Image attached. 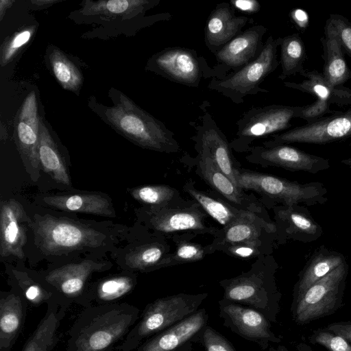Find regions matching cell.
<instances>
[{
  "mask_svg": "<svg viewBox=\"0 0 351 351\" xmlns=\"http://www.w3.org/2000/svg\"><path fill=\"white\" fill-rule=\"evenodd\" d=\"M114 104L101 106L92 104L95 110L112 128L136 145L156 152L173 154L180 145L173 132L161 121L136 106L123 93L111 94Z\"/></svg>",
  "mask_w": 351,
  "mask_h": 351,
  "instance_id": "6da1fadb",
  "label": "cell"
},
{
  "mask_svg": "<svg viewBox=\"0 0 351 351\" xmlns=\"http://www.w3.org/2000/svg\"><path fill=\"white\" fill-rule=\"evenodd\" d=\"M238 187L257 193L265 207L274 208L276 204L293 206L300 203L308 205L318 202L324 195L319 183L302 184L275 176L239 167L235 173Z\"/></svg>",
  "mask_w": 351,
  "mask_h": 351,
  "instance_id": "7a4b0ae2",
  "label": "cell"
},
{
  "mask_svg": "<svg viewBox=\"0 0 351 351\" xmlns=\"http://www.w3.org/2000/svg\"><path fill=\"white\" fill-rule=\"evenodd\" d=\"M274 263L271 254L260 256L247 271L221 280L219 285L224 291L222 300L252 308L271 320Z\"/></svg>",
  "mask_w": 351,
  "mask_h": 351,
  "instance_id": "3957f363",
  "label": "cell"
},
{
  "mask_svg": "<svg viewBox=\"0 0 351 351\" xmlns=\"http://www.w3.org/2000/svg\"><path fill=\"white\" fill-rule=\"evenodd\" d=\"M34 228L40 247L50 254L98 247L106 239L94 228L48 215L36 218Z\"/></svg>",
  "mask_w": 351,
  "mask_h": 351,
  "instance_id": "277c9868",
  "label": "cell"
},
{
  "mask_svg": "<svg viewBox=\"0 0 351 351\" xmlns=\"http://www.w3.org/2000/svg\"><path fill=\"white\" fill-rule=\"evenodd\" d=\"M208 215L194 199H182L162 208L147 207L144 210L146 225L154 233L168 237L185 232L208 234L213 237L219 228L210 225Z\"/></svg>",
  "mask_w": 351,
  "mask_h": 351,
  "instance_id": "5b68a950",
  "label": "cell"
},
{
  "mask_svg": "<svg viewBox=\"0 0 351 351\" xmlns=\"http://www.w3.org/2000/svg\"><path fill=\"white\" fill-rule=\"evenodd\" d=\"M282 38L269 36L258 56L248 64L221 80H213L208 87L229 97L236 104L243 101L247 95L257 91L267 92L259 88L261 83L279 65L277 49Z\"/></svg>",
  "mask_w": 351,
  "mask_h": 351,
  "instance_id": "8992f818",
  "label": "cell"
},
{
  "mask_svg": "<svg viewBox=\"0 0 351 351\" xmlns=\"http://www.w3.org/2000/svg\"><path fill=\"white\" fill-rule=\"evenodd\" d=\"M301 108L300 106L272 104L249 110L237 122L235 138L230 142L231 149L247 152L254 141L290 128Z\"/></svg>",
  "mask_w": 351,
  "mask_h": 351,
  "instance_id": "52a82bcc",
  "label": "cell"
},
{
  "mask_svg": "<svg viewBox=\"0 0 351 351\" xmlns=\"http://www.w3.org/2000/svg\"><path fill=\"white\" fill-rule=\"evenodd\" d=\"M208 294L179 293L149 304L136 328V341L172 326L195 313Z\"/></svg>",
  "mask_w": 351,
  "mask_h": 351,
  "instance_id": "ba28073f",
  "label": "cell"
},
{
  "mask_svg": "<svg viewBox=\"0 0 351 351\" xmlns=\"http://www.w3.org/2000/svg\"><path fill=\"white\" fill-rule=\"evenodd\" d=\"M351 137V105L346 111L336 110L313 122L271 136L264 147L292 143L324 145Z\"/></svg>",
  "mask_w": 351,
  "mask_h": 351,
  "instance_id": "9c48e42d",
  "label": "cell"
},
{
  "mask_svg": "<svg viewBox=\"0 0 351 351\" xmlns=\"http://www.w3.org/2000/svg\"><path fill=\"white\" fill-rule=\"evenodd\" d=\"M344 261L324 277L315 282L297 300L295 318L304 324L329 313L337 302L347 274Z\"/></svg>",
  "mask_w": 351,
  "mask_h": 351,
  "instance_id": "30bf717a",
  "label": "cell"
},
{
  "mask_svg": "<svg viewBox=\"0 0 351 351\" xmlns=\"http://www.w3.org/2000/svg\"><path fill=\"white\" fill-rule=\"evenodd\" d=\"M136 315V312L120 307L101 313L82 329L73 351L105 350L126 332Z\"/></svg>",
  "mask_w": 351,
  "mask_h": 351,
  "instance_id": "8fae6325",
  "label": "cell"
},
{
  "mask_svg": "<svg viewBox=\"0 0 351 351\" xmlns=\"http://www.w3.org/2000/svg\"><path fill=\"white\" fill-rule=\"evenodd\" d=\"M207 66L194 50L176 47L164 49L149 60L148 66L171 81L197 87Z\"/></svg>",
  "mask_w": 351,
  "mask_h": 351,
  "instance_id": "7c38bea8",
  "label": "cell"
},
{
  "mask_svg": "<svg viewBox=\"0 0 351 351\" xmlns=\"http://www.w3.org/2000/svg\"><path fill=\"white\" fill-rule=\"evenodd\" d=\"M245 156L250 163L263 167H277L295 171L316 173L330 167L328 159L310 154L287 144L271 147L252 146Z\"/></svg>",
  "mask_w": 351,
  "mask_h": 351,
  "instance_id": "4fadbf2b",
  "label": "cell"
},
{
  "mask_svg": "<svg viewBox=\"0 0 351 351\" xmlns=\"http://www.w3.org/2000/svg\"><path fill=\"white\" fill-rule=\"evenodd\" d=\"M40 121L36 95L30 93L23 101L15 124V139L24 166L32 180L39 178L38 146Z\"/></svg>",
  "mask_w": 351,
  "mask_h": 351,
  "instance_id": "5bb4252c",
  "label": "cell"
},
{
  "mask_svg": "<svg viewBox=\"0 0 351 351\" xmlns=\"http://www.w3.org/2000/svg\"><path fill=\"white\" fill-rule=\"evenodd\" d=\"M201 120V124L195 127L196 134L191 137L197 154L210 158L237 186L235 173L241 167L232 154L230 142L208 112H204Z\"/></svg>",
  "mask_w": 351,
  "mask_h": 351,
  "instance_id": "9a60e30c",
  "label": "cell"
},
{
  "mask_svg": "<svg viewBox=\"0 0 351 351\" xmlns=\"http://www.w3.org/2000/svg\"><path fill=\"white\" fill-rule=\"evenodd\" d=\"M194 163L196 174L225 199L239 208L268 215L259 198L236 186L210 158L197 154Z\"/></svg>",
  "mask_w": 351,
  "mask_h": 351,
  "instance_id": "2e32d148",
  "label": "cell"
},
{
  "mask_svg": "<svg viewBox=\"0 0 351 351\" xmlns=\"http://www.w3.org/2000/svg\"><path fill=\"white\" fill-rule=\"evenodd\" d=\"M219 304L224 324L239 335L261 346L267 341H276L269 320L260 312L223 300Z\"/></svg>",
  "mask_w": 351,
  "mask_h": 351,
  "instance_id": "e0dca14e",
  "label": "cell"
},
{
  "mask_svg": "<svg viewBox=\"0 0 351 351\" xmlns=\"http://www.w3.org/2000/svg\"><path fill=\"white\" fill-rule=\"evenodd\" d=\"M276 227L268 215L250 212L213 236L211 247L252 241H274ZM214 251V250H213Z\"/></svg>",
  "mask_w": 351,
  "mask_h": 351,
  "instance_id": "ac0fdd59",
  "label": "cell"
},
{
  "mask_svg": "<svg viewBox=\"0 0 351 351\" xmlns=\"http://www.w3.org/2000/svg\"><path fill=\"white\" fill-rule=\"evenodd\" d=\"M27 216L22 205L14 199L1 202L0 209V254L2 257H24L27 241L25 221Z\"/></svg>",
  "mask_w": 351,
  "mask_h": 351,
  "instance_id": "d6986e66",
  "label": "cell"
},
{
  "mask_svg": "<svg viewBox=\"0 0 351 351\" xmlns=\"http://www.w3.org/2000/svg\"><path fill=\"white\" fill-rule=\"evenodd\" d=\"M234 8L228 3H221L209 15L205 26V43L214 54L227 43L239 34L252 19L237 16Z\"/></svg>",
  "mask_w": 351,
  "mask_h": 351,
  "instance_id": "ffe728a7",
  "label": "cell"
},
{
  "mask_svg": "<svg viewBox=\"0 0 351 351\" xmlns=\"http://www.w3.org/2000/svg\"><path fill=\"white\" fill-rule=\"evenodd\" d=\"M267 28L261 25L241 32L215 53L219 62L238 71L254 60L263 47Z\"/></svg>",
  "mask_w": 351,
  "mask_h": 351,
  "instance_id": "44dd1931",
  "label": "cell"
},
{
  "mask_svg": "<svg viewBox=\"0 0 351 351\" xmlns=\"http://www.w3.org/2000/svg\"><path fill=\"white\" fill-rule=\"evenodd\" d=\"M208 321L204 308L161 331L141 346L137 351H176L202 330Z\"/></svg>",
  "mask_w": 351,
  "mask_h": 351,
  "instance_id": "7402d4cb",
  "label": "cell"
},
{
  "mask_svg": "<svg viewBox=\"0 0 351 351\" xmlns=\"http://www.w3.org/2000/svg\"><path fill=\"white\" fill-rule=\"evenodd\" d=\"M320 41L324 51L323 76L332 86H343L351 79V71L344 58L338 34L328 20L326 21Z\"/></svg>",
  "mask_w": 351,
  "mask_h": 351,
  "instance_id": "603a6c76",
  "label": "cell"
},
{
  "mask_svg": "<svg viewBox=\"0 0 351 351\" xmlns=\"http://www.w3.org/2000/svg\"><path fill=\"white\" fill-rule=\"evenodd\" d=\"M182 189L198 202L208 216L218 222L221 228L230 226L251 212L237 208L213 190L204 191L197 189L192 180L186 182Z\"/></svg>",
  "mask_w": 351,
  "mask_h": 351,
  "instance_id": "cb8c5ba5",
  "label": "cell"
},
{
  "mask_svg": "<svg viewBox=\"0 0 351 351\" xmlns=\"http://www.w3.org/2000/svg\"><path fill=\"white\" fill-rule=\"evenodd\" d=\"M306 77L296 83L285 82L284 85L290 88L315 95L317 99L339 106L351 105V89L343 86H334L329 84L322 73L316 71L304 70L300 73Z\"/></svg>",
  "mask_w": 351,
  "mask_h": 351,
  "instance_id": "d4e9b609",
  "label": "cell"
},
{
  "mask_svg": "<svg viewBox=\"0 0 351 351\" xmlns=\"http://www.w3.org/2000/svg\"><path fill=\"white\" fill-rule=\"evenodd\" d=\"M104 263L86 260L71 263L51 271L45 278L47 282L66 295L80 293L88 276L104 267Z\"/></svg>",
  "mask_w": 351,
  "mask_h": 351,
  "instance_id": "484cf974",
  "label": "cell"
},
{
  "mask_svg": "<svg viewBox=\"0 0 351 351\" xmlns=\"http://www.w3.org/2000/svg\"><path fill=\"white\" fill-rule=\"evenodd\" d=\"M43 202L50 207L64 211L107 217L114 215L111 202L97 193L49 195L44 197Z\"/></svg>",
  "mask_w": 351,
  "mask_h": 351,
  "instance_id": "4316f807",
  "label": "cell"
},
{
  "mask_svg": "<svg viewBox=\"0 0 351 351\" xmlns=\"http://www.w3.org/2000/svg\"><path fill=\"white\" fill-rule=\"evenodd\" d=\"M168 237L154 233L152 239L135 247L125 256V263L134 269H158L160 263L172 252Z\"/></svg>",
  "mask_w": 351,
  "mask_h": 351,
  "instance_id": "83f0119b",
  "label": "cell"
},
{
  "mask_svg": "<svg viewBox=\"0 0 351 351\" xmlns=\"http://www.w3.org/2000/svg\"><path fill=\"white\" fill-rule=\"evenodd\" d=\"M196 236L185 232L171 237L175 249L160 263L158 269L197 262L215 252L210 243L202 245L192 241Z\"/></svg>",
  "mask_w": 351,
  "mask_h": 351,
  "instance_id": "f1b7e54d",
  "label": "cell"
},
{
  "mask_svg": "<svg viewBox=\"0 0 351 351\" xmlns=\"http://www.w3.org/2000/svg\"><path fill=\"white\" fill-rule=\"evenodd\" d=\"M38 158L42 169L59 184L70 185L66 167L48 130L40 121Z\"/></svg>",
  "mask_w": 351,
  "mask_h": 351,
  "instance_id": "f546056e",
  "label": "cell"
},
{
  "mask_svg": "<svg viewBox=\"0 0 351 351\" xmlns=\"http://www.w3.org/2000/svg\"><path fill=\"white\" fill-rule=\"evenodd\" d=\"M274 213L276 235L293 236L300 234H315L318 226L304 213L297 210L293 206H276Z\"/></svg>",
  "mask_w": 351,
  "mask_h": 351,
  "instance_id": "4dcf8cb0",
  "label": "cell"
},
{
  "mask_svg": "<svg viewBox=\"0 0 351 351\" xmlns=\"http://www.w3.org/2000/svg\"><path fill=\"white\" fill-rule=\"evenodd\" d=\"M83 9L86 15H104L108 19L117 16H132L155 6L156 1L145 0H112L86 1Z\"/></svg>",
  "mask_w": 351,
  "mask_h": 351,
  "instance_id": "1f68e13d",
  "label": "cell"
},
{
  "mask_svg": "<svg viewBox=\"0 0 351 351\" xmlns=\"http://www.w3.org/2000/svg\"><path fill=\"white\" fill-rule=\"evenodd\" d=\"M280 46L282 73L278 78L283 80L304 70L306 53L304 43L298 33L282 38Z\"/></svg>",
  "mask_w": 351,
  "mask_h": 351,
  "instance_id": "d6a6232c",
  "label": "cell"
},
{
  "mask_svg": "<svg viewBox=\"0 0 351 351\" xmlns=\"http://www.w3.org/2000/svg\"><path fill=\"white\" fill-rule=\"evenodd\" d=\"M343 257L339 254L329 252L315 255L309 261L304 270L297 287V300L317 281L344 262Z\"/></svg>",
  "mask_w": 351,
  "mask_h": 351,
  "instance_id": "836d02e7",
  "label": "cell"
},
{
  "mask_svg": "<svg viewBox=\"0 0 351 351\" xmlns=\"http://www.w3.org/2000/svg\"><path fill=\"white\" fill-rule=\"evenodd\" d=\"M23 311L21 299L14 294L0 301V345L8 347L18 332L22 322Z\"/></svg>",
  "mask_w": 351,
  "mask_h": 351,
  "instance_id": "e575fe53",
  "label": "cell"
},
{
  "mask_svg": "<svg viewBox=\"0 0 351 351\" xmlns=\"http://www.w3.org/2000/svg\"><path fill=\"white\" fill-rule=\"evenodd\" d=\"M51 69L61 86L76 92L82 85L83 77L74 63L60 50L51 49L49 53Z\"/></svg>",
  "mask_w": 351,
  "mask_h": 351,
  "instance_id": "d590c367",
  "label": "cell"
},
{
  "mask_svg": "<svg viewBox=\"0 0 351 351\" xmlns=\"http://www.w3.org/2000/svg\"><path fill=\"white\" fill-rule=\"evenodd\" d=\"M130 194L134 199L150 208H162L183 199L177 189L167 184L138 186L131 189Z\"/></svg>",
  "mask_w": 351,
  "mask_h": 351,
  "instance_id": "8d00e7d4",
  "label": "cell"
},
{
  "mask_svg": "<svg viewBox=\"0 0 351 351\" xmlns=\"http://www.w3.org/2000/svg\"><path fill=\"white\" fill-rule=\"evenodd\" d=\"M273 241H252L217 246L214 252H221L228 256L242 260H251L262 256L270 255Z\"/></svg>",
  "mask_w": 351,
  "mask_h": 351,
  "instance_id": "74e56055",
  "label": "cell"
},
{
  "mask_svg": "<svg viewBox=\"0 0 351 351\" xmlns=\"http://www.w3.org/2000/svg\"><path fill=\"white\" fill-rule=\"evenodd\" d=\"M58 323L56 314H49L40 322L23 351H49L53 342Z\"/></svg>",
  "mask_w": 351,
  "mask_h": 351,
  "instance_id": "f35d334b",
  "label": "cell"
},
{
  "mask_svg": "<svg viewBox=\"0 0 351 351\" xmlns=\"http://www.w3.org/2000/svg\"><path fill=\"white\" fill-rule=\"evenodd\" d=\"M133 286V280L130 277L111 278L100 283L97 289L98 297L101 300L112 301L125 295Z\"/></svg>",
  "mask_w": 351,
  "mask_h": 351,
  "instance_id": "ab89813d",
  "label": "cell"
},
{
  "mask_svg": "<svg viewBox=\"0 0 351 351\" xmlns=\"http://www.w3.org/2000/svg\"><path fill=\"white\" fill-rule=\"evenodd\" d=\"M33 29L27 28L15 34L3 47L1 49V64L2 66L8 63L16 53L30 40Z\"/></svg>",
  "mask_w": 351,
  "mask_h": 351,
  "instance_id": "60d3db41",
  "label": "cell"
},
{
  "mask_svg": "<svg viewBox=\"0 0 351 351\" xmlns=\"http://www.w3.org/2000/svg\"><path fill=\"white\" fill-rule=\"evenodd\" d=\"M336 29L343 52L351 58V22L338 14H330L327 19Z\"/></svg>",
  "mask_w": 351,
  "mask_h": 351,
  "instance_id": "b9f144b4",
  "label": "cell"
},
{
  "mask_svg": "<svg viewBox=\"0 0 351 351\" xmlns=\"http://www.w3.org/2000/svg\"><path fill=\"white\" fill-rule=\"evenodd\" d=\"M202 335L206 351H236L224 337L210 326H206L202 330Z\"/></svg>",
  "mask_w": 351,
  "mask_h": 351,
  "instance_id": "7bdbcfd3",
  "label": "cell"
},
{
  "mask_svg": "<svg viewBox=\"0 0 351 351\" xmlns=\"http://www.w3.org/2000/svg\"><path fill=\"white\" fill-rule=\"evenodd\" d=\"M330 106L327 101L317 99L313 104L302 106L298 118L306 123L313 122L326 114L334 113L336 110H331Z\"/></svg>",
  "mask_w": 351,
  "mask_h": 351,
  "instance_id": "ee69618b",
  "label": "cell"
},
{
  "mask_svg": "<svg viewBox=\"0 0 351 351\" xmlns=\"http://www.w3.org/2000/svg\"><path fill=\"white\" fill-rule=\"evenodd\" d=\"M315 341L330 351H351V344L346 339L335 333L319 332L315 336Z\"/></svg>",
  "mask_w": 351,
  "mask_h": 351,
  "instance_id": "f6af8a7d",
  "label": "cell"
},
{
  "mask_svg": "<svg viewBox=\"0 0 351 351\" xmlns=\"http://www.w3.org/2000/svg\"><path fill=\"white\" fill-rule=\"evenodd\" d=\"M230 5L234 9L247 14H254L261 9L260 3L256 0H232Z\"/></svg>",
  "mask_w": 351,
  "mask_h": 351,
  "instance_id": "bcb514c9",
  "label": "cell"
},
{
  "mask_svg": "<svg viewBox=\"0 0 351 351\" xmlns=\"http://www.w3.org/2000/svg\"><path fill=\"white\" fill-rule=\"evenodd\" d=\"M26 298L34 303H40L43 301L46 297L43 290L37 285H28L24 287Z\"/></svg>",
  "mask_w": 351,
  "mask_h": 351,
  "instance_id": "7dc6e473",
  "label": "cell"
},
{
  "mask_svg": "<svg viewBox=\"0 0 351 351\" xmlns=\"http://www.w3.org/2000/svg\"><path fill=\"white\" fill-rule=\"evenodd\" d=\"M328 330L351 343V323H333L328 326Z\"/></svg>",
  "mask_w": 351,
  "mask_h": 351,
  "instance_id": "c3c4849f",
  "label": "cell"
},
{
  "mask_svg": "<svg viewBox=\"0 0 351 351\" xmlns=\"http://www.w3.org/2000/svg\"><path fill=\"white\" fill-rule=\"evenodd\" d=\"M290 18L297 27L301 30L305 29L308 23L307 13L301 9H295L290 12Z\"/></svg>",
  "mask_w": 351,
  "mask_h": 351,
  "instance_id": "681fc988",
  "label": "cell"
},
{
  "mask_svg": "<svg viewBox=\"0 0 351 351\" xmlns=\"http://www.w3.org/2000/svg\"><path fill=\"white\" fill-rule=\"evenodd\" d=\"M14 1H3L1 0L0 1V12H1V19H2V17L3 16V13L5 12V10H6V9L8 8V7H10L12 3H13Z\"/></svg>",
  "mask_w": 351,
  "mask_h": 351,
  "instance_id": "f907efd6",
  "label": "cell"
},
{
  "mask_svg": "<svg viewBox=\"0 0 351 351\" xmlns=\"http://www.w3.org/2000/svg\"><path fill=\"white\" fill-rule=\"evenodd\" d=\"M56 2V1H32V3H34L36 5H43L45 4H51V3H53Z\"/></svg>",
  "mask_w": 351,
  "mask_h": 351,
  "instance_id": "816d5d0a",
  "label": "cell"
},
{
  "mask_svg": "<svg viewBox=\"0 0 351 351\" xmlns=\"http://www.w3.org/2000/svg\"><path fill=\"white\" fill-rule=\"evenodd\" d=\"M341 162L351 168V157L342 160Z\"/></svg>",
  "mask_w": 351,
  "mask_h": 351,
  "instance_id": "f5cc1de1",
  "label": "cell"
}]
</instances>
